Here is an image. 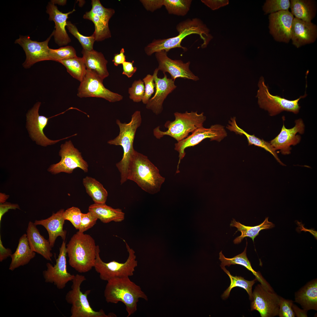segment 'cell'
I'll return each mask as SVG.
<instances>
[{
    "label": "cell",
    "mask_w": 317,
    "mask_h": 317,
    "mask_svg": "<svg viewBox=\"0 0 317 317\" xmlns=\"http://www.w3.org/2000/svg\"><path fill=\"white\" fill-rule=\"evenodd\" d=\"M54 33V30L49 37L43 42L32 40L28 36L20 35L15 40V43L23 48L26 55V60L22 64L24 68H29L39 62L50 60L48 43Z\"/></svg>",
    "instance_id": "2e32d148"
},
{
    "label": "cell",
    "mask_w": 317,
    "mask_h": 317,
    "mask_svg": "<svg viewBox=\"0 0 317 317\" xmlns=\"http://www.w3.org/2000/svg\"><path fill=\"white\" fill-rule=\"evenodd\" d=\"M129 98L136 102L142 101L145 94L144 82L141 79L134 81L128 89Z\"/></svg>",
    "instance_id": "60d3db41"
},
{
    "label": "cell",
    "mask_w": 317,
    "mask_h": 317,
    "mask_svg": "<svg viewBox=\"0 0 317 317\" xmlns=\"http://www.w3.org/2000/svg\"><path fill=\"white\" fill-rule=\"evenodd\" d=\"M104 295L108 303L122 302L126 306L127 317L136 311L139 299L148 300L147 296L141 287L132 281L129 277H115L109 280L104 290Z\"/></svg>",
    "instance_id": "3957f363"
},
{
    "label": "cell",
    "mask_w": 317,
    "mask_h": 317,
    "mask_svg": "<svg viewBox=\"0 0 317 317\" xmlns=\"http://www.w3.org/2000/svg\"><path fill=\"white\" fill-rule=\"evenodd\" d=\"M75 10L66 13L60 11L57 6L50 1L46 6V13L49 16V20L53 21L55 23L54 37L55 43L59 46L66 45L71 41L65 29L67 25V19L69 15Z\"/></svg>",
    "instance_id": "7402d4cb"
},
{
    "label": "cell",
    "mask_w": 317,
    "mask_h": 317,
    "mask_svg": "<svg viewBox=\"0 0 317 317\" xmlns=\"http://www.w3.org/2000/svg\"><path fill=\"white\" fill-rule=\"evenodd\" d=\"M49 56L50 60L58 62L77 56L75 49L71 46L62 47L57 49L50 48Z\"/></svg>",
    "instance_id": "f35d334b"
},
{
    "label": "cell",
    "mask_w": 317,
    "mask_h": 317,
    "mask_svg": "<svg viewBox=\"0 0 317 317\" xmlns=\"http://www.w3.org/2000/svg\"><path fill=\"white\" fill-rule=\"evenodd\" d=\"M59 154L61 157L60 161L50 165L48 169V171L51 174L55 175L62 172L70 174L77 168L85 172H88L87 163L70 140L61 145Z\"/></svg>",
    "instance_id": "30bf717a"
},
{
    "label": "cell",
    "mask_w": 317,
    "mask_h": 317,
    "mask_svg": "<svg viewBox=\"0 0 317 317\" xmlns=\"http://www.w3.org/2000/svg\"><path fill=\"white\" fill-rule=\"evenodd\" d=\"M140 1L147 11L152 12L161 8L163 6V0H141Z\"/></svg>",
    "instance_id": "bcb514c9"
},
{
    "label": "cell",
    "mask_w": 317,
    "mask_h": 317,
    "mask_svg": "<svg viewBox=\"0 0 317 317\" xmlns=\"http://www.w3.org/2000/svg\"><path fill=\"white\" fill-rule=\"evenodd\" d=\"M258 86L259 89L256 97L258 98L259 107L267 111L272 116L276 115L284 111L298 114L301 108L298 103L299 101L307 95L305 93L303 96L294 100H289L278 95H272L269 93L262 76L259 79Z\"/></svg>",
    "instance_id": "9c48e42d"
},
{
    "label": "cell",
    "mask_w": 317,
    "mask_h": 317,
    "mask_svg": "<svg viewBox=\"0 0 317 317\" xmlns=\"http://www.w3.org/2000/svg\"><path fill=\"white\" fill-rule=\"evenodd\" d=\"M82 53L87 70L95 73L103 80L108 76V61L101 52L94 49L88 51L83 49Z\"/></svg>",
    "instance_id": "484cf974"
},
{
    "label": "cell",
    "mask_w": 317,
    "mask_h": 317,
    "mask_svg": "<svg viewBox=\"0 0 317 317\" xmlns=\"http://www.w3.org/2000/svg\"><path fill=\"white\" fill-rule=\"evenodd\" d=\"M230 226L235 227L237 228V231L241 233V235L235 238L233 241L235 244H237L241 242L246 237L251 238L254 242V238L259 235L260 231L271 228L273 227L274 225L272 222L269 221L268 217H267L260 224L253 227L245 226L233 219L231 222Z\"/></svg>",
    "instance_id": "1f68e13d"
},
{
    "label": "cell",
    "mask_w": 317,
    "mask_h": 317,
    "mask_svg": "<svg viewBox=\"0 0 317 317\" xmlns=\"http://www.w3.org/2000/svg\"><path fill=\"white\" fill-rule=\"evenodd\" d=\"M141 112L138 110L132 115L131 120L128 123H122L117 119L116 122L119 129V134L114 139L107 141V143L110 145L120 146L123 149L122 159L116 164L120 173L121 185L128 180V165L135 151L133 147L134 139L136 130L141 125Z\"/></svg>",
    "instance_id": "5b68a950"
},
{
    "label": "cell",
    "mask_w": 317,
    "mask_h": 317,
    "mask_svg": "<svg viewBox=\"0 0 317 317\" xmlns=\"http://www.w3.org/2000/svg\"><path fill=\"white\" fill-rule=\"evenodd\" d=\"M66 68L67 72L74 78L80 82L82 80L86 71V68L82 58L77 56L59 62Z\"/></svg>",
    "instance_id": "d590c367"
},
{
    "label": "cell",
    "mask_w": 317,
    "mask_h": 317,
    "mask_svg": "<svg viewBox=\"0 0 317 317\" xmlns=\"http://www.w3.org/2000/svg\"><path fill=\"white\" fill-rule=\"evenodd\" d=\"M317 38V27L311 22L294 18L291 28L292 44L297 48L313 43Z\"/></svg>",
    "instance_id": "603a6c76"
},
{
    "label": "cell",
    "mask_w": 317,
    "mask_h": 317,
    "mask_svg": "<svg viewBox=\"0 0 317 317\" xmlns=\"http://www.w3.org/2000/svg\"><path fill=\"white\" fill-rule=\"evenodd\" d=\"M201 1L213 10L226 6L229 3L228 0H202Z\"/></svg>",
    "instance_id": "7dc6e473"
},
{
    "label": "cell",
    "mask_w": 317,
    "mask_h": 317,
    "mask_svg": "<svg viewBox=\"0 0 317 317\" xmlns=\"http://www.w3.org/2000/svg\"><path fill=\"white\" fill-rule=\"evenodd\" d=\"M221 268L229 276L230 281L229 286L222 295V299H227L229 296L231 289L238 286L244 289L246 291L249 295V299L251 301L252 299V287L255 282L257 281V279L255 278L252 281L246 280L241 276L232 275L225 267Z\"/></svg>",
    "instance_id": "e575fe53"
},
{
    "label": "cell",
    "mask_w": 317,
    "mask_h": 317,
    "mask_svg": "<svg viewBox=\"0 0 317 317\" xmlns=\"http://www.w3.org/2000/svg\"><path fill=\"white\" fill-rule=\"evenodd\" d=\"M66 27L69 32L78 40L83 49L88 51L93 50V45L95 41L92 35L89 36L82 35L78 31L76 26L69 21H67Z\"/></svg>",
    "instance_id": "74e56055"
},
{
    "label": "cell",
    "mask_w": 317,
    "mask_h": 317,
    "mask_svg": "<svg viewBox=\"0 0 317 317\" xmlns=\"http://www.w3.org/2000/svg\"><path fill=\"white\" fill-rule=\"evenodd\" d=\"M97 246L90 235L77 232L66 245L69 265L79 273L89 272L95 265Z\"/></svg>",
    "instance_id": "277c9868"
},
{
    "label": "cell",
    "mask_w": 317,
    "mask_h": 317,
    "mask_svg": "<svg viewBox=\"0 0 317 317\" xmlns=\"http://www.w3.org/2000/svg\"><path fill=\"white\" fill-rule=\"evenodd\" d=\"M26 235L31 250L40 254L46 259L51 261L53 254L48 240L41 235L33 222L29 221L26 230Z\"/></svg>",
    "instance_id": "d4e9b609"
},
{
    "label": "cell",
    "mask_w": 317,
    "mask_h": 317,
    "mask_svg": "<svg viewBox=\"0 0 317 317\" xmlns=\"http://www.w3.org/2000/svg\"><path fill=\"white\" fill-rule=\"evenodd\" d=\"M9 197V195H6L4 193H0V203H3L6 202V200Z\"/></svg>",
    "instance_id": "db71d44e"
},
{
    "label": "cell",
    "mask_w": 317,
    "mask_h": 317,
    "mask_svg": "<svg viewBox=\"0 0 317 317\" xmlns=\"http://www.w3.org/2000/svg\"><path fill=\"white\" fill-rule=\"evenodd\" d=\"M295 123V126L290 129L286 128L284 123L279 134L269 142L275 150L280 149L284 153H288L291 146H295L300 142L301 136L297 134L304 133L305 124L301 119L296 120Z\"/></svg>",
    "instance_id": "ffe728a7"
},
{
    "label": "cell",
    "mask_w": 317,
    "mask_h": 317,
    "mask_svg": "<svg viewBox=\"0 0 317 317\" xmlns=\"http://www.w3.org/2000/svg\"><path fill=\"white\" fill-rule=\"evenodd\" d=\"M290 2L289 0H267L262 6L264 14L282 11H288Z\"/></svg>",
    "instance_id": "ab89813d"
},
{
    "label": "cell",
    "mask_w": 317,
    "mask_h": 317,
    "mask_svg": "<svg viewBox=\"0 0 317 317\" xmlns=\"http://www.w3.org/2000/svg\"><path fill=\"white\" fill-rule=\"evenodd\" d=\"M11 250L9 248H5L3 246L0 236V262H2L10 257L12 254Z\"/></svg>",
    "instance_id": "f907efd6"
},
{
    "label": "cell",
    "mask_w": 317,
    "mask_h": 317,
    "mask_svg": "<svg viewBox=\"0 0 317 317\" xmlns=\"http://www.w3.org/2000/svg\"><path fill=\"white\" fill-rule=\"evenodd\" d=\"M86 279L83 275L77 274L72 281L71 289L66 294L65 299L71 305L70 317H114V313L106 314L101 309L99 311L94 310L91 307L87 299L91 291L88 290L84 293L81 291L80 286Z\"/></svg>",
    "instance_id": "52a82bcc"
},
{
    "label": "cell",
    "mask_w": 317,
    "mask_h": 317,
    "mask_svg": "<svg viewBox=\"0 0 317 317\" xmlns=\"http://www.w3.org/2000/svg\"><path fill=\"white\" fill-rule=\"evenodd\" d=\"M294 16L288 11H282L269 14L270 33L276 41L288 43L291 39Z\"/></svg>",
    "instance_id": "d6986e66"
},
{
    "label": "cell",
    "mask_w": 317,
    "mask_h": 317,
    "mask_svg": "<svg viewBox=\"0 0 317 317\" xmlns=\"http://www.w3.org/2000/svg\"><path fill=\"white\" fill-rule=\"evenodd\" d=\"M227 136V133L224 127L216 124L208 128L203 126L199 127L185 139L176 143L174 149L179 153V157L176 171H179V164L186 155L185 150L186 148L195 146L207 138L210 139V141H220Z\"/></svg>",
    "instance_id": "4fadbf2b"
},
{
    "label": "cell",
    "mask_w": 317,
    "mask_h": 317,
    "mask_svg": "<svg viewBox=\"0 0 317 317\" xmlns=\"http://www.w3.org/2000/svg\"><path fill=\"white\" fill-rule=\"evenodd\" d=\"M229 124L227 125V128L230 131H233L237 134L245 135L247 138L249 145H253L263 148L269 152L273 155L275 157L277 158L275 150L269 142L260 139L254 135L249 134L240 128L236 123L235 117L232 118L229 121Z\"/></svg>",
    "instance_id": "836d02e7"
},
{
    "label": "cell",
    "mask_w": 317,
    "mask_h": 317,
    "mask_svg": "<svg viewBox=\"0 0 317 317\" xmlns=\"http://www.w3.org/2000/svg\"><path fill=\"white\" fill-rule=\"evenodd\" d=\"M51 2L55 4H57L59 5H64L66 4V0H51Z\"/></svg>",
    "instance_id": "11a10c76"
},
{
    "label": "cell",
    "mask_w": 317,
    "mask_h": 317,
    "mask_svg": "<svg viewBox=\"0 0 317 317\" xmlns=\"http://www.w3.org/2000/svg\"><path fill=\"white\" fill-rule=\"evenodd\" d=\"M77 207H72L65 210L63 216L65 220L70 221L77 230H78L81 220L82 214Z\"/></svg>",
    "instance_id": "b9f144b4"
},
{
    "label": "cell",
    "mask_w": 317,
    "mask_h": 317,
    "mask_svg": "<svg viewBox=\"0 0 317 317\" xmlns=\"http://www.w3.org/2000/svg\"><path fill=\"white\" fill-rule=\"evenodd\" d=\"M82 182L87 193L95 203H105L108 193L101 183L95 178L88 176L83 178Z\"/></svg>",
    "instance_id": "d6a6232c"
},
{
    "label": "cell",
    "mask_w": 317,
    "mask_h": 317,
    "mask_svg": "<svg viewBox=\"0 0 317 317\" xmlns=\"http://www.w3.org/2000/svg\"><path fill=\"white\" fill-rule=\"evenodd\" d=\"M36 256V252L32 251L29 245L26 234L20 237L18 246L15 252L10 257L11 261L9 269L13 271L21 266L27 264Z\"/></svg>",
    "instance_id": "83f0119b"
},
{
    "label": "cell",
    "mask_w": 317,
    "mask_h": 317,
    "mask_svg": "<svg viewBox=\"0 0 317 317\" xmlns=\"http://www.w3.org/2000/svg\"><path fill=\"white\" fill-rule=\"evenodd\" d=\"M158 71L157 68H156L153 74L155 85V94L149 99L146 106L147 109L151 110L156 115L162 112L165 99L176 87L174 81L171 78H168L165 73H163L164 76L163 78L158 77Z\"/></svg>",
    "instance_id": "44dd1931"
},
{
    "label": "cell",
    "mask_w": 317,
    "mask_h": 317,
    "mask_svg": "<svg viewBox=\"0 0 317 317\" xmlns=\"http://www.w3.org/2000/svg\"><path fill=\"white\" fill-rule=\"evenodd\" d=\"M281 298L272 288L258 284L252 292L251 310L257 311L261 317L278 316Z\"/></svg>",
    "instance_id": "8fae6325"
},
{
    "label": "cell",
    "mask_w": 317,
    "mask_h": 317,
    "mask_svg": "<svg viewBox=\"0 0 317 317\" xmlns=\"http://www.w3.org/2000/svg\"><path fill=\"white\" fill-rule=\"evenodd\" d=\"M174 120L168 121L164 124L167 129L166 131H161L159 127L153 130L154 136L160 139L165 135L169 136L176 140L178 142L185 139L190 133H192L197 129L203 126L206 117L203 113L198 114L197 112L174 113Z\"/></svg>",
    "instance_id": "8992f818"
},
{
    "label": "cell",
    "mask_w": 317,
    "mask_h": 317,
    "mask_svg": "<svg viewBox=\"0 0 317 317\" xmlns=\"http://www.w3.org/2000/svg\"><path fill=\"white\" fill-rule=\"evenodd\" d=\"M88 211L93 213L98 219L104 223L111 221L121 222L125 218V213L122 209L113 208L105 203L92 204L89 207Z\"/></svg>",
    "instance_id": "f1b7e54d"
},
{
    "label": "cell",
    "mask_w": 317,
    "mask_h": 317,
    "mask_svg": "<svg viewBox=\"0 0 317 317\" xmlns=\"http://www.w3.org/2000/svg\"><path fill=\"white\" fill-rule=\"evenodd\" d=\"M178 32L177 36L166 39H154L144 48L146 54L150 56L154 53L162 50L167 52L171 49L177 48L182 49L186 51L187 49L182 46L181 43L186 36L192 34L200 36L203 41L201 45L202 48H206L213 38L209 33L210 31L200 19L195 18H188L179 23L176 26Z\"/></svg>",
    "instance_id": "6da1fadb"
},
{
    "label": "cell",
    "mask_w": 317,
    "mask_h": 317,
    "mask_svg": "<svg viewBox=\"0 0 317 317\" xmlns=\"http://www.w3.org/2000/svg\"><path fill=\"white\" fill-rule=\"evenodd\" d=\"M123 241L129 254L127 260L123 263L115 260L108 263L104 262L100 257L99 247L97 246L96 258L94 267L99 274L101 280L107 281L114 278L129 277L133 275L138 264L135 252L124 240Z\"/></svg>",
    "instance_id": "ba28073f"
},
{
    "label": "cell",
    "mask_w": 317,
    "mask_h": 317,
    "mask_svg": "<svg viewBox=\"0 0 317 317\" xmlns=\"http://www.w3.org/2000/svg\"><path fill=\"white\" fill-rule=\"evenodd\" d=\"M103 80L91 71L86 69L85 74L78 89L77 96L80 97H94L114 102L122 100L123 97L105 88Z\"/></svg>",
    "instance_id": "7c38bea8"
},
{
    "label": "cell",
    "mask_w": 317,
    "mask_h": 317,
    "mask_svg": "<svg viewBox=\"0 0 317 317\" xmlns=\"http://www.w3.org/2000/svg\"><path fill=\"white\" fill-rule=\"evenodd\" d=\"M127 179L151 194L159 192L165 181L158 169L148 157L135 150L129 164Z\"/></svg>",
    "instance_id": "7a4b0ae2"
},
{
    "label": "cell",
    "mask_w": 317,
    "mask_h": 317,
    "mask_svg": "<svg viewBox=\"0 0 317 317\" xmlns=\"http://www.w3.org/2000/svg\"><path fill=\"white\" fill-rule=\"evenodd\" d=\"M293 302L291 300L286 299L281 297L278 316L280 317H295V314L292 308Z\"/></svg>",
    "instance_id": "ee69618b"
},
{
    "label": "cell",
    "mask_w": 317,
    "mask_h": 317,
    "mask_svg": "<svg viewBox=\"0 0 317 317\" xmlns=\"http://www.w3.org/2000/svg\"><path fill=\"white\" fill-rule=\"evenodd\" d=\"M192 0H163V6L168 13L184 16L190 10Z\"/></svg>",
    "instance_id": "8d00e7d4"
},
{
    "label": "cell",
    "mask_w": 317,
    "mask_h": 317,
    "mask_svg": "<svg viewBox=\"0 0 317 317\" xmlns=\"http://www.w3.org/2000/svg\"><path fill=\"white\" fill-rule=\"evenodd\" d=\"M64 211V209H61L55 213H53L48 218L36 220L34 222L36 225H42L46 230L48 234V240L52 248L54 247L58 237H60L63 241H65L67 231L63 229L65 220L63 214Z\"/></svg>",
    "instance_id": "cb8c5ba5"
},
{
    "label": "cell",
    "mask_w": 317,
    "mask_h": 317,
    "mask_svg": "<svg viewBox=\"0 0 317 317\" xmlns=\"http://www.w3.org/2000/svg\"><path fill=\"white\" fill-rule=\"evenodd\" d=\"M66 255V242L63 241L59 248L58 257L56 259V264L53 266L49 262L47 263V269L42 272L45 282L53 284L59 289L64 288L67 283L72 281L75 276L67 271Z\"/></svg>",
    "instance_id": "9a60e30c"
},
{
    "label": "cell",
    "mask_w": 317,
    "mask_h": 317,
    "mask_svg": "<svg viewBox=\"0 0 317 317\" xmlns=\"http://www.w3.org/2000/svg\"><path fill=\"white\" fill-rule=\"evenodd\" d=\"M295 302L303 309L317 310V279L307 283L295 294Z\"/></svg>",
    "instance_id": "4316f807"
},
{
    "label": "cell",
    "mask_w": 317,
    "mask_h": 317,
    "mask_svg": "<svg viewBox=\"0 0 317 317\" xmlns=\"http://www.w3.org/2000/svg\"><path fill=\"white\" fill-rule=\"evenodd\" d=\"M41 102H38L28 112L26 115V127L31 138L36 143L46 146L55 144L62 140H53L48 138L45 135L43 130L48 124V118L39 114V109Z\"/></svg>",
    "instance_id": "e0dca14e"
},
{
    "label": "cell",
    "mask_w": 317,
    "mask_h": 317,
    "mask_svg": "<svg viewBox=\"0 0 317 317\" xmlns=\"http://www.w3.org/2000/svg\"><path fill=\"white\" fill-rule=\"evenodd\" d=\"M155 57L158 62L157 68L158 70L163 73H169L171 79L173 80L180 77L196 81L199 80L198 76L195 75L189 68L190 62L184 63L181 60H172L167 55V52L162 50L155 53Z\"/></svg>",
    "instance_id": "ac0fdd59"
},
{
    "label": "cell",
    "mask_w": 317,
    "mask_h": 317,
    "mask_svg": "<svg viewBox=\"0 0 317 317\" xmlns=\"http://www.w3.org/2000/svg\"><path fill=\"white\" fill-rule=\"evenodd\" d=\"M92 8L83 16L84 19L92 21L94 24L95 31L92 34L95 41H101L110 38L111 35L108 23L115 13L112 8H105L99 0L91 1Z\"/></svg>",
    "instance_id": "5bb4252c"
},
{
    "label": "cell",
    "mask_w": 317,
    "mask_h": 317,
    "mask_svg": "<svg viewBox=\"0 0 317 317\" xmlns=\"http://www.w3.org/2000/svg\"><path fill=\"white\" fill-rule=\"evenodd\" d=\"M290 8L295 18L303 21L311 22L316 16V1L312 0H291Z\"/></svg>",
    "instance_id": "f546056e"
},
{
    "label": "cell",
    "mask_w": 317,
    "mask_h": 317,
    "mask_svg": "<svg viewBox=\"0 0 317 317\" xmlns=\"http://www.w3.org/2000/svg\"><path fill=\"white\" fill-rule=\"evenodd\" d=\"M143 81L145 84V94L142 101L146 104L154 93L155 87L153 75H147L143 78Z\"/></svg>",
    "instance_id": "f6af8a7d"
},
{
    "label": "cell",
    "mask_w": 317,
    "mask_h": 317,
    "mask_svg": "<svg viewBox=\"0 0 317 317\" xmlns=\"http://www.w3.org/2000/svg\"><path fill=\"white\" fill-rule=\"evenodd\" d=\"M244 251L232 258H227L225 257L221 251L219 253V259L221 261L220 266L221 268L227 266L229 267L231 265L239 264L245 267L251 271L255 276V278L261 284L267 287H271L269 284L262 277L259 272H256L252 268L250 262L248 259L246 254L247 245Z\"/></svg>",
    "instance_id": "4dcf8cb0"
},
{
    "label": "cell",
    "mask_w": 317,
    "mask_h": 317,
    "mask_svg": "<svg viewBox=\"0 0 317 317\" xmlns=\"http://www.w3.org/2000/svg\"><path fill=\"white\" fill-rule=\"evenodd\" d=\"M20 209L19 205L17 204L12 203L6 202L3 203H0V222L3 215L9 210Z\"/></svg>",
    "instance_id": "681fc988"
},
{
    "label": "cell",
    "mask_w": 317,
    "mask_h": 317,
    "mask_svg": "<svg viewBox=\"0 0 317 317\" xmlns=\"http://www.w3.org/2000/svg\"><path fill=\"white\" fill-rule=\"evenodd\" d=\"M124 49L122 48H121L119 53L114 55L112 61L115 66H117L119 65L122 64L126 61V56L124 54Z\"/></svg>",
    "instance_id": "816d5d0a"
},
{
    "label": "cell",
    "mask_w": 317,
    "mask_h": 317,
    "mask_svg": "<svg viewBox=\"0 0 317 317\" xmlns=\"http://www.w3.org/2000/svg\"><path fill=\"white\" fill-rule=\"evenodd\" d=\"M134 61L131 62L125 61L122 64L123 71V75H125L128 78L132 77L136 72L137 68L133 66Z\"/></svg>",
    "instance_id": "c3c4849f"
},
{
    "label": "cell",
    "mask_w": 317,
    "mask_h": 317,
    "mask_svg": "<svg viewBox=\"0 0 317 317\" xmlns=\"http://www.w3.org/2000/svg\"><path fill=\"white\" fill-rule=\"evenodd\" d=\"M292 309L294 312L295 316L298 317H307V312L303 309H301L296 305L293 304L292 306Z\"/></svg>",
    "instance_id": "f5cc1de1"
},
{
    "label": "cell",
    "mask_w": 317,
    "mask_h": 317,
    "mask_svg": "<svg viewBox=\"0 0 317 317\" xmlns=\"http://www.w3.org/2000/svg\"><path fill=\"white\" fill-rule=\"evenodd\" d=\"M98 219L95 215L91 212L88 211L86 213H82L79 231L84 232L87 231L94 226Z\"/></svg>",
    "instance_id": "7bdbcfd3"
}]
</instances>
